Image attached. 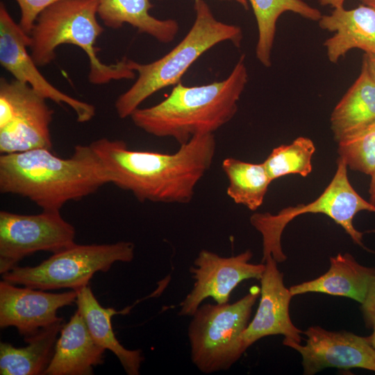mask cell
Instances as JSON below:
<instances>
[{
	"mask_svg": "<svg viewBox=\"0 0 375 375\" xmlns=\"http://www.w3.org/2000/svg\"><path fill=\"white\" fill-rule=\"evenodd\" d=\"M30 35L22 31L8 12L5 5L0 3V64L15 79L27 83L46 99L57 104H66L76 115L81 123L90 121L95 115L93 105L80 101L62 92L51 84L38 69L31 55L28 51Z\"/></svg>",
	"mask_w": 375,
	"mask_h": 375,
	"instance_id": "12",
	"label": "cell"
},
{
	"mask_svg": "<svg viewBox=\"0 0 375 375\" xmlns=\"http://www.w3.org/2000/svg\"><path fill=\"white\" fill-rule=\"evenodd\" d=\"M318 24L322 29L334 33L323 44L331 62L337 63L353 49L375 53V10L371 7L335 8L330 14L322 15Z\"/></svg>",
	"mask_w": 375,
	"mask_h": 375,
	"instance_id": "16",
	"label": "cell"
},
{
	"mask_svg": "<svg viewBox=\"0 0 375 375\" xmlns=\"http://www.w3.org/2000/svg\"><path fill=\"white\" fill-rule=\"evenodd\" d=\"M199 0H194V1H197ZM223 1H232L238 3L241 6H242L244 9L247 10L249 8V2L247 0H223Z\"/></svg>",
	"mask_w": 375,
	"mask_h": 375,
	"instance_id": "33",
	"label": "cell"
},
{
	"mask_svg": "<svg viewBox=\"0 0 375 375\" xmlns=\"http://www.w3.org/2000/svg\"><path fill=\"white\" fill-rule=\"evenodd\" d=\"M21 17L19 25L24 32L29 35L39 15L47 8L63 0H15Z\"/></svg>",
	"mask_w": 375,
	"mask_h": 375,
	"instance_id": "27",
	"label": "cell"
},
{
	"mask_svg": "<svg viewBox=\"0 0 375 375\" xmlns=\"http://www.w3.org/2000/svg\"><path fill=\"white\" fill-rule=\"evenodd\" d=\"M260 294L254 286L233 303L201 305L191 316L188 336L192 363L204 374L231 368L244 353L241 336Z\"/></svg>",
	"mask_w": 375,
	"mask_h": 375,
	"instance_id": "6",
	"label": "cell"
},
{
	"mask_svg": "<svg viewBox=\"0 0 375 375\" xmlns=\"http://www.w3.org/2000/svg\"><path fill=\"white\" fill-rule=\"evenodd\" d=\"M96 0H63L47 8L38 17L29 34L31 55L38 65L51 63L56 49L61 44L78 47L87 54L90 62L89 81L103 85L111 81L133 79L135 72L128 59L105 64L97 56V38L103 31L98 22Z\"/></svg>",
	"mask_w": 375,
	"mask_h": 375,
	"instance_id": "5",
	"label": "cell"
},
{
	"mask_svg": "<svg viewBox=\"0 0 375 375\" xmlns=\"http://www.w3.org/2000/svg\"><path fill=\"white\" fill-rule=\"evenodd\" d=\"M265 269L260 279V300L253 319L249 322L241 336V344L245 351L258 340L269 335H284L283 340L301 343L302 331L292 323L290 316L292 294L283 282V274L277 262L268 257L264 262Z\"/></svg>",
	"mask_w": 375,
	"mask_h": 375,
	"instance_id": "15",
	"label": "cell"
},
{
	"mask_svg": "<svg viewBox=\"0 0 375 375\" xmlns=\"http://www.w3.org/2000/svg\"><path fill=\"white\" fill-rule=\"evenodd\" d=\"M252 256L249 249L230 257H223L206 249L200 251L190 268L194 283L180 303L178 315L192 316L208 297L216 303H228L231 292L242 281L260 280L265 264L251 263Z\"/></svg>",
	"mask_w": 375,
	"mask_h": 375,
	"instance_id": "11",
	"label": "cell"
},
{
	"mask_svg": "<svg viewBox=\"0 0 375 375\" xmlns=\"http://www.w3.org/2000/svg\"><path fill=\"white\" fill-rule=\"evenodd\" d=\"M252 7L258 27L256 56L265 67L272 66V52L279 17L292 12L314 22H318L322 14L303 0H247Z\"/></svg>",
	"mask_w": 375,
	"mask_h": 375,
	"instance_id": "23",
	"label": "cell"
},
{
	"mask_svg": "<svg viewBox=\"0 0 375 375\" xmlns=\"http://www.w3.org/2000/svg\"><path fill=\"white\" fill-rule=\"evenodd\" d=\"M27 83L0 80V153L52 148L53 110Z\"/></svg>",
	"mask_w": 375,
	"mask_h": 375,
	"instance_id": "9",
	"label": "cell"
},
{
	"mask_svg": "<svg viewBox=\"0 0 375 375\" xmlns=\"http://www.w3.org/2000/svg\"><path fill=\"white\" fill-rule=\"evenodd\" d=\"M361 310L366 326L372 328L375 324V277L371 281L361 303Z\"/></svg>",
	"mask_w": 375,
	"mask_h": 375,
	"instance_id": "28",
	"label": "cell"
},
{
	"mask_svg": "<svg viewBox=\"0 0 375 375\" xmlns=\"http://www.w3.org/2000/svg\"><path fill=\"white\" fill-rule=\"evenodd\" d=\"M194 2V22L185 36L170 51L149 63L128 59L130 67L138 75L134 83L115 103L119 117H130L152 94L181 82L190 67L217 44L230 42L236 47H240L243 33L240 26L217 20L204 0Z\"/></svg>",
	"mask_w": 375,
	"mask_h": 375,
	"instance_id": "4",
	"label": "cell"
},
{
	"mask_svg": "<svg viewBox=\"0 0 375 375\" xmlns=\"http://www.w3.org/2000/svg\"><path fill=\"white\" fill-rule=\"evenodd\" d=\"M97 15L111 28H119L124 24L135 28L161 43L173 41L179 29L172 19H160L151 15L150 0H96Z\"/></svg>",
	"mask_w": 375,
	"mask_h": 375,
	"instance_id": "21",
	"label": "cell"
},
{
	"mask_svg": "<svg viewBox=\"0 0 375 375\" xmlns=\"http://www.w3.org/2000/svg\"><path fill=\"white\" fill-rule=\"evenodd\" d=\"M75 303L94 342L105 350L112 352L127 374L138 375L144 360L142 351L124 348L112 331V317L119 312L112 308L103 307L88 285L77 290Z\"/></svg>",
	"mask_w": 375,
	"mask_h": 375,
	"instance_id": "19",
	"label": "cell"
},
{
	"mask_svg": "<svg viewBox=\"0 0 375 375\" xmlns=\"http://www.w3.org/2000/svg\"><path fill=\"white\" fill-rule=\"evenodd\" d=\"M374 277V267L360 265L350 253H338L330 258V267L325 274L292 285L290 290L293 296L320 292L350 298L361 303Z\"/></svg>",
	"mask_w": 375,
	"mask_h": 375,
	"instance_id": "18",
	"label": "cell"
},
{
	"mask_svg": "<svg viewBox=\"0 0 375 375\" xmlns=\"http://www.w3.org/2000/svg\"><path fill=\"white\" fill-rule=\"evenodd\" d=\"M105 349L92 339L77 310L60 330L53 357L44 374L90 375L103 362Z\"/></svg>",
	"mask_w": 375,
	"mask_h": 375,
	"instance_id": "17",
	"label": "cell"
},
{
	"mask_svg": "<svg viewBox=\"0 0 375 375\" xmlns=\"http://www.w3.org/2000/svg\"><path fill=\"white\" fill-rule=\"evenodd\" d=\"M362 66L365 68L371 78L375 82V53H365Z\"/></svg>",
	"mask_w": 375,
	"mask_h": 375,
	"instance_id": "29",
	"label": "cell"
},
{
	"mask_svg": "<svg viewBox=\"0 0 375 375\" xmlns=\"http://www.w3.org/2000/svg\"><path fill=\"white\" fill-rule=\"evenodd\" d=\"M372 334L367 337V339L368 340L369 342L371 344V345L373 347V348L375 349V324L372 327Z\"/></svg>",
	"mask_w": 375,
	"mask_h": 375,
	"instance_id": "32",
	"label": "cell"
},
{
	"mask_svg": "<svg viewBox=\"0 0 375 375\" xmlns=\"http://www.w3.org/2000/svg\"><path fill=\"white\" fill-rule=\"evenodd\" d=\"M331 128L339 142L375 122V82L362 66L353 85L335 106Z\"/></svg>",
	"mask_w": 375,
	"mask_h": 375,
	"instance_id": "20",
	"label": "cell"
},
{
	"mask_svg": "<svg viewBox=\"0 0 375 375\" xmlns=\"http://www.w3.org/2000/svg\"><path fill=\"white\" fill-rule=\"evenodd\" d=\"M108 178L140 202L186 204L210 168L216 152L214 134L195 136L173 153L135 151L122 140L106 138L90 144Z\"/></svg>",
	"mask_w": 375,
	"mask_h": 375,
	"instance_id": "1",
	"label": "cell"
},
{
	"mask_svg": "<svg viewBox=\"0 0 375 375\" xmlns=\"http://www.w3.org/2000/svg\"><path fill=\"white\" fill-rule=\"evenodd\" d=\"M322 6H329L333 8L344 7L345 0H317Z\"/></svg>",
	"mask_w": 375,
	"mask_h": 375,
	"instance_id": "30",
	"label": "cell"
},
{
	"mask_svg": "<svg viewBox=\"0 0 375 375\" xmlns=\"http://www.w3.org/2000/svg\"><path fill=\"white\" fill-rule=\"evenodd\" d=\"M64 324L58 322L24 338L28 344L17 348L11 344H0L1 375L44 374L53 355L57 335Z\"/></svg>",
	"mask_w": 375,
	"mask_h": 375,
	"instance_id": "22",
	"label": "cell"
},
{
	"mask_svg": "<svg viewBox=\"0 0 375 375\" xmlns=\"http://www.w3.org/2000/svg\"><path fill=\"white\" fill-rule=\"evenodd\" d=\"M109 183L90 144L76 145L62 158L47 149L1 154L0 192L26 197L43 211L60 212Z\"/></svg>",
	"mask_w": 375,
	"mask_h": 375,
	"instance_id": "2",
	"label": "cell"
},
{
	"mask_svg": "<svg viewBox=\"0 0 375 375\" xmlns=\"http://www.w3.org/2000/svg\"><path fill=\"white\" fill-rule=\"evenodd\" d=\"M77 290L49 293L29 287L18 288L0 282V327H15L24 338L41 329L63 321L59 308L76 301Z\"/></svg>",
	"mask_w": 375,
	"mask_h": 375,
	"instance_id": "14",
	"label": "cell"
},
{
	"mask_svg": "<svg viewBox=\"0 0 375 375\" xmlns=\"http://www.w3.org/2000/svg\"><path fill=\"white\" fill-rule=\"evenodd\" d=\"M222 167L228 180V196L237 204L257 210L272 182L263 162L251 163L229 157L223 160Z\"/></svg>",
	"mask_w": 375,
	"mask_h": 375,
	"instance_id": "24",
	"label": "cell"
},
{
	"mask_svg": "<svg viewBox=\"0 0 375 375\" xmlns=\"http://www.w3.org/2000/svg\"><path fill=\"white\" fill-rule=\"evenodd\" d=\"M303 334L305 345L283 341L301 355L303 374L312 375L328 367L375 372V349L367 337L345 331H330L318 326L309 327Z\"/></svg>",
	"mask_w": 375,
	"mask_h": 375,
	"instance_id": "13",
	"label": "cell"
},
{
	"mask_svg": "<svg viewBox=\"0 0 375 375\" xmlns=\"http://www.w3.org/2000/svg\"><path fill=\"white\" fill-rule=\"evenodd\" d=\"M362 4L369 6L375 10V0H359Z\"/></svg>",
	"mask_w": 375,
	"mask_h": 375,
	"instance_id": "34",
	"label": "cell"
},
{
	"mask_svg": "<svg viewBox=\"0 0 375 375\" xmlns=\"http://www.w3.org/2000/svg\"><path fill=\"white\" fill-rule=\"evenodd\" d=\"M362 210L375 212V206L365 200L353 188L348 178L347 162L339 157L333 179L315 200L283 208L276 215L254 213L250 223L262 235V262L272 256L278 263L286 260L281 242L284 228L293 219L306 213L328 216L344 229L354 243L365 247L363 233L353 224L355 215Z\"/></svg>",
	"mask_w": 375,
	"mask_h": 375,
	"instance_id": "7",
	"label": "cell"
},
{
	"mask_svg": "<svg viewBox=\"0 0 375 375\" xmlns=\"http://www.w3.org/2000/svg\"><path fill=\"white\" fill-rule=\"evenodd\" d=\"M371 176V181L369 184V202L375 206V170L372 172Z\"/></svg>",
	"mask_w": 375,
	"mask_h": 375,
	"instance_id": "31",
	"label": "cell"
},
{
	"mask_svg": "<svg viewBox=\"0 0 375 375\" xmlns=\"http://www.w3.org/2000/svg\"><path fill=\"white\" fill-rule=\"evenodd\" d=\"M315 147L306 137H298L291 144L274 148L263 164L272 182L281 176L297 174L303 177L312 172Z\"/></svg>",
	"mask_w": 375,
	"mask_h": 375,
	"instance_id": "25",
	"label": "cell"
},
{
	"mask_svg": "<svg viewBox=\"0 0 375 375\" xmlns=\"http://www.w3.org/2000/svg\"><path fill=\"white\" fill-rule=\"evenodd\" d=\"M338 144L339 157L351 169L369 175L375 170V122Z\"/></svg>",
	"mask_w": 375,
	"mask_h": 375,
	"instance_id": "26",
	"label": "cell"
},
{
	"mask_svg": "<svg viewBox=\"0 0 375 375\" xmlns=\"http://www.w3.org/2000/svg\"><path fill=\"white\" fill-rule=\"evenodd\" d=\"M248 80L243 54L226 78L196 86L180 82L164 100L151 107L138 108L130 117L147 133L173 138L181 145L195 136L214 134L230 122L238 111Z\"/></svg>",
	"mask_w": 375,
	"mask_h": 375,
	"instance_id": "3",
	"label": "cell"
},
{
	"mask_svg": "<svg viewBox=\"0 0 375 375\" xmlns=\"http://www.w3.org/2000/svg\"><path fill=\"white\" fill-rule=\"evenodd\" d=\"M133 243L76 244L54 253L34 267L16 266L2 274L3 281L42 290L69 288L78 290L88 285L98 272H106L117 262H130Z\"/></svg>",
	"mask_w": 375,
	"mask_h": 375,
	"instance_id": "8",
	"label": "cell"
},
{
	"mask_svg": "<svg viewBox=\"0 0 375 375\" xmlns=\"http://www.w3.org/2000/svg\"><path fill=\"white\" fill-rule=\"evenodd\" d=\"M75 228L60 212L36 215L0 212V273L17 266L26 256L40 251L53 253L75 244Z\"/></svg>",
	"mask_w": 375,
	"mask_h": 375,
	"instance_id": "10",
	"label": "cell"
}]
</instances>
